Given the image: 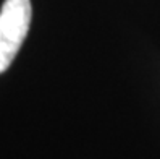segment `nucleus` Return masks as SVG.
Returning a JSON list of instances; mask_svg holds the SVG:
<instances>
[{
	"instance_id": "1",
	"label": "nucleus",
	"mask_w": 160,
	"mask_h": 159,
	"mask_svg": "<svg viewBox=\"0 0 160 159\" xmlns=\"http://www.w3.org/2000/svg\"><path fill=\"white\" fill-rule=\"evenodd\" d=\"M31 0H5L0 10V73L8 70L28 36Z\"/></svg>"
}]
</instances>
